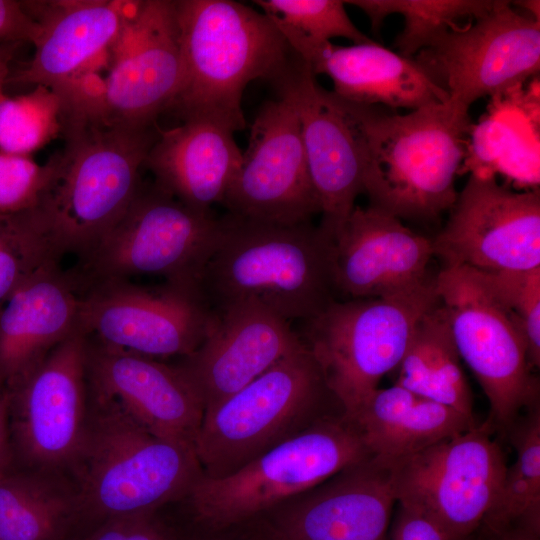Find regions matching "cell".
Here are the masks:
<instances>
[{"label":"cell","instance_id":"obj_1","mask_svg":"<svg viewBox=\"0 0 540 540\" xmlns=\"http://www.w3.org/2000/svg\"><path fill=\"white\" fill-rule=\"evenodd\" d=\"M175 15L183 81L170 110L183 121L243 130L247 85L256 79L275 84L299 56L269 16L239 2L178 0Z\"/></svg>","mask_w":540,"mask_h":540},{"label":"cell","instance_id":"obj_2","mask_svg":"<svg viewBox=\"0 0 540 540\" xmlns=\"http://www.w3.org/2000/svg\"><path fill=\"white\" fill-rule=\"evenodd\" d=\"M200 281L213 310L252 301L289 322L334 302L333 239L311 222L262 223L227 214Z\"/></svg>","mask_w":540,"mask_h":540},{"label":"cell","instance_id":"obj_3","mask_svg":"<svg viewBox=\"0 0 540 540\" xmlns=\"http://www.w3.org/2000/svg\"><path fill=\"white\" fill-rule=\"evenodd\" d=\"M349 104L363 137L369 205L401 220L450 210L473 127L469 110L449 99L406 114Z\"/></svg>","mask_w":540,"mask_h":540},{"label":"cell","instance_id":"obj_4","mask_svg":"<svg viewBox=\"0 0 540 540\" xmlns=\"http://www.w3.org/2000/svg\"><path fill=\"white\" fill-rule=\"evenodd\" d=\"M202 476L193 447L156 437L89 395L86 433L68 475L77 491L78 530L185 500Z\"/></svg>","mask_w":540,"mask_h":540},{"label":"cell","instance_id":"obj_5","mask_svg":"<svg viewBox=\"0 0 540 540\" xmlns=\"http://www.w3.org/2000/svg\"><path fill=\"white\" fill-rule=\"evenodd\" d=\"M76 122L64 127L55 178L37 208L57 256L86 253L122 216L137 193L140 169L158 136Z\"/></svg>","mask_w":540,"mask_h":540},{"label":"cell","instance_id":"obj_6","mask_svg":"<svg viewBox=\"0 0 540 540\" xmlns=\"http://www.w3.org/2000/svg\"><path fill=\"white\" fill-rule=\"evenodd\" d=\"M370 458L343 415L323 417L228 475L202 476L185 501L196 524L223 530L247 524Z\"/></svg>","mask_w":540,"mask_h":540},{"label":"cell","instance_id":"obj_7","mask_svg":"<svg viewBox=\"0 0 540 540\" xmlns=\"http://www.w3.org/2000/svg\"><path fill=\"white\" fill-rule=\"evenodd\" d=\"M220 228L212 212L187 206L154 182L141 183L122 216L69 273L80 293L140 274L200 290Z\"/></svg>","mask_w":540,"mask_h":540},{"label":"cell","instance_id":"obj_8","mask_svg":"<svg viewBox=\"0 0 540 540\" xmlns=\"http://www.w3.org/2000/svg\"><path fill=\"white\" fill-rule=\"evenodd\" d=\"M332 396L304 343L203 413L195 452L206 478L228 475L304 430ZM333 397V396H332Z\"/></svg>","mask_w":540,"mask_h":540},{"label":"cell","instance_id":"obj_9","mask_svg":"<svg viewBox=\"0 0 540 540\" xmlns=\"http://www.w3.org/2000/svg\"><path fill=\"white\" fill-rule=\"evenodd\" d=\"M437 302L432 278L407 294L335 300L303 322V342L343 416H350L398 368L418 321Z\"/></svg>","mask_w":540,"mask_h":540},{"label":"cell","instance_id":"obj_10","mask_svg":"<svg viewBox=\"0 0 540 540\" xmlns=\"http://www.w3.org/2000/svg\"><path fill=\"white\" fill-rule=\"evenodd\" d=\"M435 286L460 358L489 401L485 423L506 434L522 412L539 405V382L524 335L484 273L444 267Z\"/></svg>","mask_w":540,"mask_h":540},{"label":"cell","instance_id":"obj_11","mask_svg":"<svg viewBox=\"0 0 540 540\" xmlns=\"http://www.w3.org/2000/svg\"><path fill=\"white\" fill-rule=\"evenodd\" d=\"M87 336L79 327L37 367L5 388L15 465L69 475L89 416Z\"/></svg>","mask_w":540,"mask_h":540},{"label":"cell","instance_id":"obj_12","mask_svg":"<svg viewBox=\"0 0 540 540\" xmlns=\"http://www.w3.org/2000/svg\"><path fill=\"white\" fill-rule=\"evenodd\" d=\"M493 433L476 424L392 467L397 503L427 515L450 540H467L481 528L507 468Z\"/></svg>","mask_w":540,"mask_h":540},{"label":"cell","instance_id":"obj_13","mask_svg":"<svg viewBox=\"0 0 540 540\" xmlns=\"http://www.w3.org/2000/svg\"><path fill=\"white\" fill-rule=\"evenodd\" d=\"M464 109L479 98L511 92L538 75L540 21L495 1L479 16L457 25L414 58Z\"/></svg>","mask_w":540,"mask_h":540},{"label":"cell","instance_id":"obj_14","mask_svg":"<svg viewBox=\"0 0 540 540\" xmlns=\"http://www.w3.org/2000/svg\"><path fill=\"white\" fill-rule=\"evenodd\" d=\"M215 319L200 290L168 282L107 281L81 293L79 327L87 337L155 359L188 356Z\"/></svg>","mask_w":540,"mask_h":540},{"label":"cell","instance_id":"obj_15","mask_svg":"<svg viewBox=\"0 0 540 540\" xmlns=\"http://www.w3.org/2000/svg\"><path fill=\"white\" fill-rule=\"evenodd\" d=\"M432 242L444 267L485 273L540 268L539 189L514 191L494 175L471 173Z\"/></svg>","mask_w":540,"mask_h":540},{"label":"cell","instance_id":"obj_16","mask_svg":"<svg viewBox=\"0 0 540 540\" xmlns=\"http://www.w3.org/2000/svg\"><path fill=\"white\" fill-rule=\"evenodd\" d=\"M222 205L232 216L271 224L311 222L320 214L300 120L287 98L279 96L259 110Z\"/></svg>","mask_w":540,"mask_h":540},{"label":"cell","instance_id":"obj_17","mask_svg":"<svg viewBox=\"0 0 540 540\" xmlns=\"http://www.w3.org/2000/svg\"><path fill=\"white\" fill-rule=\"evenodd\" d=\"M295 107L310 179L320 205V228L334 241L364 193L365 149L348 101L327 91L300 58L275 84Z\"/></svg>","mask_w":540,"mask_h":540},{"label":"cell","instance_id":"obj_18","mask_svg":"<svg viewBox=\"0 0 540 540\" xmlns=\"http://www.w3.org/2000/svg\"><path fill=\"white\" fill-rule=\"evenodd\" d=\"M109 57L100 124L154 126L183 81L175 1H140L110 46Z\"/></svg>","mask_w":540,"mask_h":540},{"label":"cell","instance_id":"obj_19","mask_svg":"<svg viewBox=\"0 0 540 540\" xmlns=\"http://www.w3.org/2000/svg\"><path fill=\"white\" fill-rule=\"evenodd\" d=\"M92 398L109 402L152 435L195 449L204 408L178 365L87 337Z\"/></svg>","mask_w":540,"mask_h":540},{"label":"cell","instance_id":"obj_20","mask_svg":"<svg viewBox=\"0 0 540 540\" xmlns=\"http://www.w3.org/2000/svg\"><path fill=\"white\" fill-rule=\"evenodd\" d=\"M214 311L203 342L178 364L204 412L304 345L291 322L262 304L238 302Z\"/></svg>","mask_w":540,"mask_h":540},{"label":"cell","instance_id":"obj_21","mask_svg":"<svg viewBox=\"0 0 540 540\" xmlns=\"http://www.w3.org/2000/svg\"><path fill=\"white\" fill-rule=\"evenodd\" d=\"M433 256L431 238L379 208L356 205L334 239L336 291L349 299L413 292L432 279L427 268Z\"/></svg>","mask_w":540,"mask_h":540},{"label":"cell","instance_id":"obj_22","mask_svg":"<svg viewBox=\"0 0 540 540\" xmlns=\"http://www.w3.org/2000/svg\"><path fill=\"white\" fill-rule=\"evenodd\" d=\"M393 468L368 459L332 476L274 517L278 540H388Z\"/></svg>","mask_w":540,"mask_h":540},{"label":"cell","instance_id":"obj_23","mask_svg":"<svg viewBox=\"0 0 540 540\" xmlns=\"http://www.w3.org/2000/svg\"><path fill=\"white\" fill-rule=\"evenodd\" d=\"M38 22L33 57L9 75L7 83L43 85L57 91L73 78L95 72L109 55L127 18L140 1L58 0L22 1Z\"/></svg>","mask_w":540,"mask_h":540},{"label":"cell","instance_id":"obj_24","mask_svg":"<svg viewBox=\"0 0 540 540\" xmlns=\"http://www.w3.org/2000/svg\"><path fill=\"white\" fill-rule=\"evenodd\" d=\"M273 22L311 72L327 75L333 92L346 101L411 111L449 99L413 58L374 41L351 46L314 41Z\"/></svg>","mask_w":540,"mask_h":540},{"label":"cell","instance_id":"obj_25","mask_svg":"<svg viewBox=\"0 0 540 540\" xmlns=\"http://www.w3.org/2000/svg\"><path fill=\"white\" fill-rule=\"evenodd\" d=\"M81 293L59 263L24 282L0 309V382L13 385L79 325Z\"/></svg>","mask_w":540,"mask_h":540},{"label":"cell","instance_id":"obj_26","mask_svg":"<svg viewBox=\"0 0 540 540\" xmlns=\"http://www.w3.org/2000/svg\"><path fill=\"white\" fill-rule=\"evenodd\" d=\"M230 130L202 119H188L158 132L144 166L154 183L194 209L211 212L224 197L242 163Z\"/></svg>","mask_w":540,"mask_h":540},{"label":"cell","instance_id":"obj_27","mask_svg":"<svg viewBox=\"0 0 540 540\" xmlns=\"http://www.w3.org/2000/svg\"><path fill=\"white\" fill-rule=\"evenodd\" d=\"M345 418L371 459L389 467L477 424L475 418L397 384L378 387Z\"/></svg>","mask_w":540,"mask_h":540},{"label":"cell","instance_id":"obj_28","mask_svg":"<svg viewBox=\"0 0 540 540\" xmlns=\"http://www.w3.org/2000/svg\"><path fill=\"white\" fill-rule=\"evenodd\" d=\"M79 525L68 476L15 464L0 470V540H69Z\"/></svg>","mask_w":540,"mask_h":540},{"label":"cell","instance_id":"obj_29","mask_svg":"<svg viewBox=\"0 0 540 540\" xmlns=\"http://www.w3.org/2000/svg\"><path fill=\"white\" fill-rule=\"evenodd\" d=\"M397 369L395 384L474 418L473 396L439 299L418 321Z\"/></svg>","mask_w":540,"mask_h":540},{"label":"cell","instance_id":"obj_30","mask_svg":"<svg viewBox=\"0 0 540 540\" xmlns=\"http://www.w3.org/2000/svg\"><path fill=\"white\" fill-rule=\"evenodd\" d=\"M516 458L507 466L481 528L488 539L512 529L540 535V409L521 415L507 431Z\"/></svg>","mask_w":540,"mask_h":540},{"label":"cell","instance_id":"obj_31","mask_svg":"<svg viewBox=\"0 0 540 540\" xmlns=\"http://www.w3.org/2000/svg\"><path fill=\"white\" fill-rule=\"evenodd\" d=\"M494 0H353L344 1L361 9L373 31L392 14L404 18V27L396 37L399 54L411 58L432 45L462 19L470 20L488 10Z\"/></svg>","mask_w":540,"mask_h":540},{"label":"cell","instance_id":"obj_32","mask_svg":"<svg viewBox=\"0 0 540 540\" xmlns=\"http://www.w3.org/2000/svg\"><path fill=\"white\" fill-rule=\"evenodd\" d=\"M63 134V102L49 87L0 99V151L31 154Z\"/></svg>","mask_w":540,"mask_h":540},{"label":"cell","instance_id":"obj_33","mask_svg":"<svg viewBox=\"0 0 540 540\" xmlns=\"http://www.w3.org/2000/svg\"><path fill=\"white\" fill-rule=\"evenodd\" d=\"M59 262L37 209L0 214V309L32 275Z\"/></svg>","mask_w":540,"mask_h":540},{"label":"cell","instance_id":"obj_34","mask_svg":"<svg viewBox=\"0 0 540 540\" xmlns=\"http://www.w3.org/2000/svg\"><path fill=\"white\" fill-rule=\"evenodd\" d=\"M264 14L314 41L345 38L353 44L372 40L352 22L341 0H256Z\"/></svg>","mask_w":540,"mask_h":540},{"label":"cell","instance_id":"obj_35","mask_svg":"<svg viewBox=\"0 0 540 540\" xmlns=\"http://www.w3.org/2000/svg\"><path fill=\"white\" fill-rule=\"evenodd\" d=\"M57 167V152L44 164H39L31 156L0 151V214H18L39 208Z\"/></svg>","mask_w":540,"mask_h":540},{"label":"cell","instance_id":"obj_36","mask_svg":"<svg viewBox=\"0 0 540 540\" xmlns=\"http://www.w3.org/2000/svg\"><path fill=\"white\" fill-rule=\"evenodd\" d=\"M481 272V271H480ZM496 295L519 325L533 369L540 365V268L485 273Z\"/></svg>","mask_w":540,"mask_h":540},{"label":"cell","instance_id":"obj_37","mask_svg":"<svg viewBox=\"0 0 540 540\" xmlns=\"http://www.w3.org/2000/svg\"><path fill=\"white\" fill-rule=\"evenodd\" d=\"M69 540H181L158 516L147 514L109 519L76 531Z\"/></svg>","mask_w":540,"mask_h":540},{"label":"cell","instance_id":"obj_38","mask_svg":"<svg viewBox=\"0 0 540 540\" xmlns=\"http://www.w3.org/2000/svg\"><path fill=\"white\" fill-rule=\"evenodd\" d=\"M38 33L39 24L22 1L0 0V43L33 44Z\"/></svg>","mask_w":540,"mask_h":540},{"label":"cell","instance_id":"obj_39","mask_svg":"<svg viewBox=\"0 0 540 540\" xmlns=\"http://www.w3.org/2000/svg\"><path fill=\"white\" fill-rule=\"evenodd\" d=\"M388 540H450L445 531L421 511L400 505Z\"/></svg>","mask_w":540,"mask_h":540},{"label":"cell","instance_id":"obj_40","mask_svg":"<svg viewBox=\"0 0 540 540\" xmlns=\"http://www.w3.org/2000/svg\"><path fill=\"white\" fill-rule=\"evenodd\" d=\"M15 464L9 429V394H0V470Z\"/></svg>","mask_w":540,"mask_h":540},{"label":"cell","instance_id":"obj_41","mask_svg":"<svg viewBox=\"0 0 540 540\" xmlns=\"http://www.w3.org/2000/svg\"><path fill=\"white\" fill-rule=\"evenodd\" d=\"M489 540H540V535L525 530L512 529L505 531Z\"/></svg>","mask_w":540,"mask_h":540},{"label":"cell","instance_id":"obj_42","mask_svg":"<svg viewBox=\"0 0 540 540\" xmlns=\"http://www.w3.org/2000/svg\"><path fill=\"white\" fill-rule=\"evenodd\" d=\"M531 17L540 21V2L538 0L515 1Z\"/></svg>","mask_w":540,"mask_h":540},{"label":"cell","instance_id":"obj_43","mask_svg":"<svg viewBox=\"0 0 540 540\" xmlns=\"http://www.w3.org/2000/svg\"><path fill=\"white\" fill-rule=\"evenodd\" d=\"M268 540H278V539H276V538H275V537H274V536L272 535V533H271L270 529H269V536H268Z\"/></svg>","mask_w":540,"mask_h":540},{"label":"cell","instance_id":"obj_44","mask_svg":"<svg viewBox=\"0 0 540 540\" xmlns=\"http://www.w3.org/2000/svg\"><path fill=\"white\" fill-rule=\"evenodd\" d=\"M5 95L4 88L0 87V99Z\"/></svg>","mask_w":540,"mask_h":540},{"label":"cell","instance_id":"obj_45","mask_svg":"<svg viewBox=\"0 0 540 540\" xmlns=\"http://www.w3.org/2000/svg\"><path fill=\"white\" fill-rule=\"evenodd\" d=\"M3 390H4V386H3V384L0 382V394L2 393Z\"/></svg>","mask_w":540,"mask_h":540},{"label":"cell","instance_id":"obj_46","mask_svg":"<svg viewBox=\"0 0 540 540\" xmlns=\"http://www.w3.org/2000/svg\"><path fill=\"white\" fill-rule=\"evenodd\" d=\"M267 539H268V536L266 537V539H265V540H267Z\"/></svg>","mask_w":540,"mask_h":540}]
</instances>
